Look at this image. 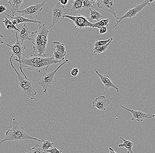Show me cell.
Returning a JSON list of instances; mask_svg holds the SVG:
<instances>
[{
    "instance_id": "cell-32",
    "label": "cell",
    "mask_w": 155,
    "mask_h": 153,
    "mask_svg": "<svg viewBox=\"0 0 155 153\" xmlns=\"http://www.w3.org/2000/svg\"><path fill=\"white\" fill-rule=\"evenodd\" d=\"M3 3V2L2 3V4L0 5V13H4L5 12L7 11L5 4V3L4 5Z\"/></svg>"
},
{
    "instance_id": "cell-5",
    "label": "cell",
    "mask_w": 155,
    "mask_h": 153,
    "mask_svg": "<svg viewBox=\"0 0 155 153\" xmlns=\"http://www.w3.org/2000/svg\"><path fill=\"white\" fill-rule=\"evenodd\" d=\"M67 63L70 64L69 60L67 59L52 72H48L47 70L44 71L43 75L38 82V85L42 87L43 89L44 93H46L49 88L52 87H54V84L58 82L55 79V75L56 72L62 66Z\"/></svg>"
},
{
    "instance_id": "cell-7",
    "label": "cell",
    "mask_w": 155,
    "mask_h": 153,
    "mask_svg": "<svg viewBox=\"0 0 155 153\" xmlns=\"http://www.w3.org/2000/svg\"><path fill=\"white\" fill-rule=\"evenodd\" d=\"M15 37H16V42L13 45H10L9 44L5 43L7 46H9L10 49H11L12 52V55H15L17 57L18 59L14 58V60L18 62H20L22 59L23 56L24 55V50L26 49V46L24 43H22L20 40L18 39L17 36V34L15 32Z\"/></svg>"
},
{
    "instance_id": "cell-3",
    "label": "cell",
    "mask_w": 155,
    "mask_h": 153,
    "mask_svg": "<svg viewBox=\"0 0 155 153\" xmlns=\"http://www.w3.org/2000/svg\"><path fill=\"white\" fill-rule=\"evenodd\" d=\"M12 128L7 130L5 138L0 142V144L7 141L21 142L27 139H32L40 142H43L44 140L34 138L26 133L25 129L20 125L15 118L12 119Z\"/></svg>"
},
{
    "instance_id": "cell-29",
    "label": "cell",
    "mask_w": 155,
    "mask_h": 153,
    "mask_svg": "<svg viewBox=\"0 0 155 153\" xmlns=\"http://www.w3.org/2000/svg\"><path fill=\"white\" fill-rule=\"evenodd\" d=\"M111 39V38H108V39L106 40H97L96 42H95L94 44V46L95 47H97V46H103V45H105L107 44L109 42Z\"/></svg>"
},
{
    "instance_id": "cell-10",
    "label": "cell",
    "mask_w": 155,
    "mask_h": 153,
    "mask_svg": "<svg viewBox=\"0 0 155 153\" xmlns=\"http://www.w3.org/2000/svg\"><path fill=\"white\" fill-rule=\"evenodd\" d=\"M66 9L64 6L61 5L58 1L56 2V5L52 9V16H53V23L52 25L48 27V28H52L55 24L61 20L64 19V16L66 15Z\"/></svg>"
},
{
    "instance_id": "cell-2",
    "label": "cell",
    "mask_w": 155,
    "mask_h": 153,
    "mask_svg": "<svg viewBox=\"0 0 155 153\" xmlns=\"http://www.w3.org/2000/svg\"><path fill=\"white\" fill-rule=\"evenodd\" d=\"M38 27L37 31L31 33V41L34 45L33 48L35 52L38 55L45 56L49 28L45 24L38 25Z\"/></svg>"
},
{
    "instance_id": "cell-12",
    "label": "cell",
    "mask_w": 155,
    "mask_h": 153,
    "mask_svg": "<svg viewBox=\"0 0 155 153\" xmlns=\"http://www.w3.org/2000/svg\"><path fill=\"white\" fill-rule=\"evenodd\" d=\"M16 28L19 29V32H15L17 34V36L18 39L22 43L25 40L31 41V37L32 32L29 29L26 23H24L22 26H18Z\"/></svg>"
},
{
    "instance_id": "cell-36",
    "label": "cell",
    "mask_w": 155,
    "mask_h": 153,
    "mask_svg": "<svg viewBox=\"0 0 155 153\" xmlns=\"http://www.w3.org/2000/svg\"><path fill=\"white\" fill-rule=\"evenodd\" d=\"M5 42H4L2 39L0 38V44H2V43H4Z\"/></svg>"
},
{
    "instance_id": "cell-6",
    "label": "cell",
    "mask_w": 155,
    "mask_h": 153,
    "mask_svg": "<svg viewBox=\"0 0 155 153\" xmlns=\"http://www.w3.org/2000/svg\"><path fill=\"white\" fill-rule=\"evenodd\" d=\"M154 1V0H152V1H151V0H145V1H143L140 4L136 5L134 7L131 9H129L123 16L120 17H117L116 19H118V20L116 21V25L112 27V28H116L117 25L120 24L121 21L122 20H124V19H126V18L131 19L132 17H134L137 13H139V12L141 11L142 9H144L146 6L150 5Z\"/></svg>"
},
{
    "instance_id": "cell-13",
    "label": "cell",
    "mask_w": 155,
    "mask_h": 153,
    "mask_svg": "<svg viewBox=\"0 0 155 153\" xmlns=\"http://www.w3.org/2000/svg\"><path fill=\"white\" fill-rule=\"evenodd\" d=\"M110 100L107 99L104 95H100L95 99L93 101V107L97 108L98 110L104 111L110 104Z\"/></svg>"
},
{
    "instance_id": "cell-8",
    "label": "cell",
    "mask_w": 155,
    "mask_h": 153,
    "mask_svg": "<svg viewBox=\"0 0 155 153\" xmlns=\"http://www.w3.org/2000/svg\"><path fill=\"white\" fill-rule=\"evenodd\" d=\"M67 18L72 20L74 23V28L84 29L87 28H94V26L92 23H90L87 20V17L80 14H78L76 16L65 15L64 18Z\"/></svg>"
},
{
    "instance_id": "cell-24",
    "label": "cell",
    "mask_w": 155,
    "mask_h": 153,
    "mask_svg": "<svg viewBox=\"0 0 155 153\" xmlns=\"http://www.w3.org/2000/svg\"><path fill=\"white\" fill-rule=\"evenodd\" d=\"M2 22L4 24L5 28L7 29H13L15 30L16 32H19V29L13 25L11 20L8 19L7 17H5V20H3Z\"/></svg>"
},
{
    "instance_id": "cell-22",
    "label": "cell",
    "mask_w": 155,
    "mask_h": 153,
    "mask_svg": "<svg viewBox=\"0 0 155 153\" xmlns=\"http://www.w3.org/2000/svg\"><path fill=\"white\" fill-rule=\"evenodd\" d=\"M24 150L26 153H48L46 151H44L41 148L40 145L36 144L35 147L32 148H28L26 150L24 148Z\"/></svg>"
},
{
    "instance_id": "cell-33",
    "label": "cell",
    "mask_w": 155,
    "mask_h": 153,
    "mask_svg": "<svg viewBox=\"0 0 155 153\" xmlns=\"http://www.w3.org/2000/svg\"><path fill=\"white\" fill-rule=\"evenodd\" d=\"M107 32V27H105V26H104V27H102L100 29V34H104L106 33Z\"/></svg>"
},
{
    "instance_id": "cell-17",
    "label": "cell",
    "mask_w": 155,
    "mask_h": 153,
    "mask_svg": "<svg viewBox=\"0 0 155 153\" xmlns=\"http://www.w3.org/2000/svg\"><path fill=\"white\" fill-rule=\"evenodd\" d=\"M10 7V11L12 16H14V14L19 11V7L25 3L24 0H10L8 1Z\"/></svg>"
},
{
    "instance_id": "cell-38",
    "label": "cell",
    "mask_w": 155,
    "mask_h": 153,
    "mask_svg": "<svg viewBox=\"0 0 155 153\" xmlns=\"http://www.w3.org/2000/svg\"><path fill=\"white\" fill-rule=\"evenodd\" d=\"M154 30H155V25L153 29V31H153H153H154Z\"/></svg>"
},
{
    "instance_id": "cell-9",
    "label": "cell",
    "mask_w": 155,
    "mask_h": 153,
    "mask_svg": "<svg viewBox=\"0 0 155 153\" xmlns=\"http://www.w3.org/2000/svg\"><path fill=\"white\" fill-rule=\"evenodd\" d=\"M45 1H44L41 3L31 5L23 10L19 11L18 12V13H19V15L24 16L25 18H32L35 15L38 14L43 9V7L45 5Z\"/></svg>"
},
{
    "instance_id": "cell-31",
    "label": "cell",
    "mask_w": 155,
    "mask_h": 153,
    "mask_svg": "<svg viewBox=\"0 0 155 153\" xmlns=\"http://www.w3.org/2000/svg\"><path fill=\"white\" fill-rule=\"evenodd\" d=\"M79 72V70L78 68H73L71 70V74L73 76H77L78 75V73Z\"/></svg>"
},
{
    "instance_id": "cell-14",
    "label": "cell",
    "mask_w": 155,
    "mask_h": 153,
    "mask_svg": "<svg viewBox=\"0 0 155 153\" xmlns=\"http://www.w3.org/2000/svg\"><path fill=\"white\" fill-rule=\"evenodd\" d=\"M120 106L123 109H126L131 113L132 115L131 121H134L136 120L137 121H142L144 119L152 118V114H147L145 112L134 110L132 109H128L122 105H120Z\"/></svg>"
},
{
    "instance_id": "cell-18",
    "label": "cell",
    "mask_w": 155,
    "mask_h": 153,
    "mask_svg": "<svg viewBox=\"0 0 155 153\" xmlns=\"http://www.w3.org/2000/svg\"><path fill=\"white\" fill-rule=\"evenodd\" d=\"M120 138L123 141V143L118 145V147L120 149L123 148H126L128 150L127 153H134L132 148L134 146V143L130 140H127L124 138L120 137Z\"/></svg>"
},
{
    "instance_id": "cell-39",
    "label": "cell",
    "mask_w": 155,
    "mask_h": 153,
    "mask_svg": "<svg viewBox=\"0 0 155 153\" xmlns=\"http://www.w3.org/2000/svg\"><path fill=\"white\" fill-rule=\"evenodd\" d=\"M0 37L3 38V36L2 35L0 34Z\"/></svg>"
},
{
    "instance_id": "cell-37",
    "label": "cell",
    "mask_w": 155,
    "mask_h": 153,
    "mask_svg": "<svg viewBox=\"0 0 155 153\" xmlns=\"http://www.w3.org/2000/svg\"><path fill=\"white\" fill-rule=\"evenodd\" d=\"M152 118H155V114H152Z\"/></svg>"
},
{
    "instance_id": "cell-41",
    "label": "cell",
    "mask_w": 155,
    "mask_h": 153,
    "mask_svg": "<svg viewBox=\"0 0 155 153\" xmlns=\"http://www.w3.org/2000/svg\"><path fill=\"white\" fill-rule=\"evenodd\" d=\"M1 92H0V97H1Z\"/></svg>"
},
{
    "instance_id": "cell-40",
    "label": "cell",
    "mask_w": 155,
    "mask_h": 153,
    "mask_svg": "<svg viewBox=\"0 0 155 153\" xmlns=\"http://www.w3.org/2000/svg\"><path fill=\"white\" fill-rule=\"evenodd\" d=\"M153 32L155 34V30H154V31H153Z\"/></svg>"
},
{
    "instance_id": "cell-21",
    "label": "cell",
    "mask_w": 155,
    "mask_h": 153,
    "mask_svg": "<svg viewBox=\"0 0 155 153\" xmlns=\"http://www.w3.org/2000/svg\"><path fill=\"white\" fill-rule=\"evenodd\" d=\"M114 38H111V40H110L109 42H108L107 44L106 45L94 47V49H93V52H94V53H95V54H100L105 52L107 49L108 48L109 45L111 43L112 41H113V40L114 39Z\"/></svg>"
},
{
    "instance_id": "cell-28",
    "label": "cell",
    "mask_w": 155,
    "mask_h": 153,
    "mask_svg": "<svg viewBox=\"0 0 155 153\" xmlns=\"http://www.w3.org/2000/svg\"><path fill=\"white\" fill-rule=\"evenodd\" d=\"M53 143L51 142L49 140H44L42 144H40V147L42 150L46 151L49 150V148H53Z\"/></svg>"
},
{
    "instance_id": "cell-11",
    "label": "cell",
    "mask_w": 155,
    "mask_h": 153,
    "mask_svg": "<svg viewBox=\"0 0 155 153\" xmlns=\"http://www.w3.org/2000/svg\"><path fill=\"white\" fill-rule=\"evenodd\" d=\"M114 1L112 0H98L97 1V6L99 8L105 11L107 13L113 14L115 18H117L115 12Z\"/></svg>"
},
{
    "instance_id": "cell-15",
    "label": "cell",
    "mask_w": 155,
    "mask_h": 153,
    "mask_svg": "<svg viewBox=\"0 0 155 153\" xmlns=\"http://www.w3.org/2000/svg\"><path fill=\"white\" fill-rule=\"evenodd\" d=\"M4 13L9 17L10 20L12 22L13 25L16 27H17L18 26V25L20 24V23H31L38 24V25H40L41 24V22L38 21V20L27 19V18H25V17H23V16H20L19 15H14L13 16H11V15H8L5 12Z\"/></svg>"
},
{
    "instance_id": "cell-4",
    "label": "cell",
    "mask_w": 155,
    "mask_h": 153,
    "mask_svg": "<svg viewBox=\"0 0 155 153\" xmlns=\"http://www.w3.org/2000/svg\"><path fill=\"white\" fill-rule=\"evenodd\" d=\"M13 56V55H12L10 58L9 61L12 67L14 69V71L15 72L18 77V85H19V88L25 96L31 100H35L37 101L38 100L35 97L37 95V92L34 88L32 82L28 78H25L24 76V77L22 76L18 72L17 69L15 68L12 65V59Z\"/></svg>"
},
{
    "instance_id": "cell-16",
    "label": "cell",
    "mask_w": 155,
    "mask_h": 153,
    "mask_svg": "<svg viewBox=\"0 0 155 153\" xmlns=\"http://www.w3.org/2000/svg\"><path fill=\"white\" fill-rule=\"evenodd\" d=\"M95 71L98 77H99L100 79L101 80V82L105 87V91H104V94L106 93L107 90L109 88H112L116 89L117 92H119V88L115 85L110 80V77L108 75H103L100 74L95 68H94Z\"/></svg>"
},
{
    "instance_id": "cell-26",
    "label": "cell",
    "mask_w": 155,
    "mask_h": 153,
    "mask_svg": "<svg viewBox=\"0 0 155 153\" xmlns=\"http://www.w3.org/2000/svg\"><path fill=\"white\" fill-rule=\"evenodd\" d=\"M109 19H104L102 20L99 22H97V23L93 24L94 26V28L100 29L102 27H107L108 26V22H109Z\"/></svg>"
},
{
    "instance_id": "cell-35",
    "label": "cell",
    "mask_w": 155,
    "mask_h": 153,
    "mask_svg": "<svg viewBox=\"0 0 155 153\" xmlns=\"http://www.w3.org/2000/svg\"><path fill=\"white\" fill-rule=\"evenodd\" d=\"M109 153H116L112 148L109 147Z\"/></svg>"
},
{
    "instance_id": "cell-1",
    "label": "cell",
    "mask_w": 155,
    "mask_h": 153,
    "mask_svg": "<svg viewBox=\"0 0 155 153\" xmlns=\"http://www.w3.org/2000/svg\"><path fill=\"white\" fill-rule=\"evenodd\" d=\"M19 64V69L25 78H27L22 70V68H26L29 70L35 71L40 72L41 70H46L49 66L61 62L62 61H55L53 56L51 58L47 57L46 55L42 56L35 54L31 55V57H28L24 55Z\"/></svg>"
},
{
    "instance_id": "cell-34",
    "label": "cell",
    "mask_w": 155,
    "mask_h": 153,
    "mask_svg": "<svg viewBox=\"0 0 155 153\" xmlns=\"http://www.w3.org/2000/svg\"><path fill=\"white\" fill-rule=\"evenodd\" d=\"M59 2H60L61 5L63 6L66 5L68 2V0H59Z\"/></svg>"
},
{
    "instance_id": "cell-30",
    "label": "cell",
    "mask_w": 155,
    "mask_h": 153,
    "mask_svg": "<svg viewBox=\"0 0 155 153\" xmlns=\"http://www.w3.org/2000/svg\"><path fill=\"white\" fill-rule=\"evenodd\" d=\"M46 151L47 153H63V151L61 150H58L56 148L49 149V150Z\"/></svg>"
},
{
    "instance_id": "cell-19",
    "label": "cell",
    "mask_w": 155,
    "mask_h": 153,
    "mask_svg": "<svg viewBox=\"0 0 155 153\" xmlns=\"http://www.w3.org/2000/svg\"><path fill=\"white\" fill-rule=\"evenodd\" d=\"M89 10L91 12L90 16L87 18V20L90 23H92V21L94 20H97V22H99L100 21V19L102 18V15H101V13L96 9L92 10L91 8H90Z\"/></svg>"
},
{
    "instance_id": "cell-23",
    "label": "cell",
    "mask_w": 155,
    "mask_h": 153,
    "mask_svg": "<svg viewBox=\"0 0 155 153\" xmlns=\"http://www.w3.org/2000/svg\"><path fill=\"white\" fill-rule=\"evenodd\" d=\"M72 4L71 11H80L82 8V5H83V1L82 0H75L71 2Z\"/></svg>"
},
{
    "instance_id": "cell-27",
    "label": "cell",
    "mask_w": 155,
    "mask_h": 153,
    "mask_svg": "<svg viewBox=\"0 0 155 153\" xmlns=\"http://www.w3.org/2000/svg\"><path fill=\"white\" fill-rule=\"evenodd\" d=\"M66 55H63L62 54H61L60 52L57 51L56 49H54V51H53V59L55 61H64V60L65 58Z\"/></svg>"
},
{
    "instance_id": "cell-20",
    "label": "cell",
    "mask_w": 155,
    "mask_h": 153,
    "mask_svg": "<svg viewBox=\"0 0 155 153\" xmlns=\"http://www.w3.org/2000/svg\"><path fill=\"white\" fill-rule=\"evenodd\" d=\"M53 44L55 45V49L57 51L63 55H67V53L66 50L65 46L64 43H61L59 42L54 41L53 42Z\"/></svg>"
},
{
    "instance_id": "cell-25",
    "label": "cell",
    "mask_w": 155,
    "mask_h": 153,
    "mask_svg": "<svg viewBox=\"0 0 155 153\" xmlns=\"http://www.w3.org/2000/svg\"><path fill=\"white\" fill-rule=\"evenodd\" d=\"M96 2L97 1L94 0H84L83 1L82 8L89 9L90 8H93L95 5Z\"/></svg>"
}]
</instances>
